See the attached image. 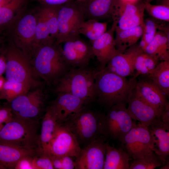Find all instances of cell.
I'll return each mask as SVG.
<instances>
[{
    "label": "cell",
    "instance_id": "obj_17",
    "mask_svg": "<svg viewBox=\"0 0 169 169\" xmlns=\"http://www.w3.org/2000/svg\"><path fill=\"white\" fill-rule=\"evenodd\" d=\"M146 76V78L137 81L133 91L141 99L157 110L161 115L169 103L163 92Z\"/></svg>",
    "mask_w": 169,
    "mask_h": 169
},
{
    "label": "cell",
    "instance_id": "obj_50",
    "mask_svg": "<svg viewBox=\"0 0 169 169\" xmlns=\"http://www.w3.org/2000/svg\"><path fill=\"white\" fill-rule=\"evenodd\" d=\"M155 0H145V1L146 3H150L151 1Z\"/></svg>",
    "mask_w": 169,
    "mask_h": 169
},
{
    "label": "cell",
    "instance_id": "obj_12",
    "mask_svg": "<svg viewBox=\"0 0 169 169\" xmlns=\"http://www.w3.org/2000/svg\"><path fill=\"white\" fill-rule=\"evenodd\" d=\"M81 148L74 135L64 124H60L50 144L49 155L70 156L75 159Z\"/></svg>",
    "mask_w": 169,
    "mask_h": 169
},
{
    "label": "cell",
    "instance_id": "obj_39",
    "mask_svg": "<svg viewBox=\"0 0 169 169\" xmlns=\"http://www.w3.org/2000/svg\"><path fill=\"white\" fill-rule=\"evenodd\" d=\"M50 157L54 169H75V160H74L73 157L68 156H51Z\"/></svg>",
    "mask_w": 169,
    "mask_h": 169
},
{
    "label": "cell",
    "instance_id": "obj_38",
    "mask_svg": "<svg viewBox=\"0 0 169 169\" xmlns=\"http://www.w3.org/2000/svg\"><path fill=\"white\" fill-rule=\"evenodd\" d=\"M145 10L154 19L169 21V3H161V4L153 5L146 2Z\"/></svg>",
    "mask_w": 169,
    "mask_h": 169
},
{
    "label": "cell",
    "instance_id": "obj_18",
    "mask_svg": "<svg viewBox=\"0 0 169 169\" xmlns=\"http://www.w3.org/2000/svg\"><path fill=\"white\" fill-rule=\"evenodd\" d=\"M57 94L49 106L59 124L64 123L86 105L83 100L70 93L61 92Z\"/></svg>",
    "mask_w": 169,
    "mask_h": 169
},
{
    "label": "cell",
    "instance_id": "obj_26",
    "mask_svg": "<svg viewBox=\"0 0 169 169\" xmlns=\"http://www.w3.org/2000/svg\"><path fill=\"white\" fill-rule=\"evenodd\" d=\"M143 24L138 26L125 30L115 29V40L117 49L124 52L130 47L136 44L141 37Z\"/></svg>",
    "mask_w": 169,
    "mask_h": 169
},
{
    "label": "cell",
    "instance_id": "obj_29",
    "mask_svg": "<svg viewBox=\"0 0 169 169\" xmlns=\"http://www.w3.org/2000/svg\"><path fill=\"white\" fill-rule=\"evenodd\" d=\"M107 22L89 19L84 22L79 29V33L87 38L91 44L107 31Z\"/></svg>",
    "mask_w": 169,
    "mask_h": 169
},
{
    "label": "cell",
    "instance_id": "obj_14",
    "mask_svg": "<svg viewBox=\"0 0 169 169\" xmlns=\"http://www.w3.org/2000/svg\"><path fill=\"white\" fill-rule=\"evenodd\" d=\"M146 4L145 1H140L115 6L113 14V18L116 20L115 29H127L142 25Z\"/></svg>",
    "mask_w": 169,
    "mask_h": 169
},
{
    "label": "cell",
    "instance_id": "obj_52",
    "mask_svg": "<svg viewBox=\"0 0 169 169\" xmlns=\"http://www.w3.org/2000/svg\"><path fill=\"white\" fill-rule=\"evenodd\" d=\"M78 2H84L85 1V0H75Z\"/></svg>",
    "mask_w": 169,
    "mask_h": 169
},
{
    "label": "cell",
    "instance_id": "obj_36",
    "mask_svg": "<svg viewBox=\"0 0 169 169\" xmlns=\"http://www.w3.org/2000/svg\"><path fill=\"white\" fill-rule=\"evenodd\" d=\"M26 0H12L0 8V26L8 24L23 8Z\"/></svg>",
    "mask_w": 169,
    "mask_h": 169
},
{
    "label": "cell",
    "instance_id": "obj_41",
    "mask_svg": "<svg viewBox=\"0 0 169 169\" xmlns=\"http://www.w3.org/2000/svg\"><path fill=\"white\" fill-rule=\"evenodd\" d=\"M34 157L32 156H27L22 158L16 164L14 169H34L33 165Z\"/></svg>",
    "mask_w": 169,
    "mask_h": 169
},
{
    "label": "cell",
    "instance_id": "obj_8",
    "mask_svg": "<svg viewBox=\"0 0 169 169\" xmlns=\"http://www.w3.org/2000/svg\"><path fill=\"white\" fill-rule=\"evenodd\" d=\"M5 56L6 80L24 83L31 87L38 84L34 78V72L28 55L12 42L8 48Z\"/></svg>",
    "mask_w": 169,
    "mask_h": 169
},
{
    "label": "cell",
    "instance_id": "obj_35",
    "mask_svg": "<svg viewBox=\"0 0 169 169\" xmlns=\"http://www.w3.org/2000/svg\"><path fill=\"white\" fill-rule=\"evenodd\" d=\"M163 163L159 157L151 151L143 157L130 163V169H154L161 166Z\"/></svg>",
    "mask_w": 169,
    "mask_h": 169
},
{
    "label": "cell",
    "instance_id": "obj_27",
    "mask_svg": "<svg viewBox=\"0 0 169 169\" xmlns=\"http://www.w3.org/2000/svg\"><path fill=\"white\" fill-rule=\"evenodd\" d=\"M146 76L163 92L166 97L169 95V61L158 63L154 69Z\"/></svg>",
    "mask_w": 169,
    "mask_h": 169
},
{
    "label": "cell",
    "instance_id": "obj_34",
    "mask_svg": "<svg viewBox=\"0 0 169 169\" xmlns=\"http://www.w3.org/2000/svg\"><path fill=\"white\" fill-rule=\"evenodd\" d=\"M59 6L43 5L41 8L51 38L55 41L57 37L58 20Z\"/></svg>",
    "mask_w": 169,
    "mask_h": 169
},
{
    "label": "cell",
    "instance_id": "obj_23",
    "mask_svg": "<svg viewBox=\"0 0 169 169\" xmlns=\"http://www.w3.org/2000/svg\"><path fill=\"white\" fill-rule=\"evenodd\" d=\"M59 124L55 114L48 106L43 117L39 135L40 156H49L50 144Z\"/></svg>",
    "mask_w": 169,
    "mask_h": 169
},
{
    "label": "cell",
    "instance_id": "obj_1",
    "mask_svg": "<svg viewBox=\"0 0 169 169\" xmlns=\"http://www.w3.org/2000/svg\"><path fill=\"white\" fill-rule=\"evenodd\" d=\"M137 81L134 76L127 79L111 72L105 67H97L95 76L96 100L108 109L118 104L126 105Z\"/></svg>",
    "mask_w": 169,
    "mask_h": 169
},
{
    "label": "cell",
    "instance_id": "obj_6",
    "mask_svg": "<svg viewBox=\"0 0 169 169\" xmlns=\"http://www.w3.org/2000/svg\"><path fill=\"white\" fill-rule=\"evenodd\" d=\"M85 20L78 2L72 1L60 6L58 15V33L55 43L60 45L80 37L79 30Z\"/></svg>",
    "mask_w": 169,
    "mask_h": 169
},
{
    "label": "cell",
    "instance_id": "obj_10",
    "mask_svg": "<svg viewBox=\"0 0 169 169\" xmlns=\"http://www.w3.org/2000/svg\"><path fill=\"white\" fill-rule=\"evenodd\" d=\"M123 104L114 105L105 115L106 130L109 137L120 141L136 123Z\"/></svg>",
    "mask_w": 169,
    "mask_h": 169
},
{
    "label": "cell",
    "instance_id": "obj_53",
    "mask_svg": "<svg viewBox=\"0 0 169 169\" xmlns=\"http://www.w3.org/2000/svg\"><path fill=\"white\" fill-rule=\"evenodd\" d=\"M0 100H2V99L1 97V95H0Z\"/></svg>",
    "mask_w": 169,
    "mask_h": 169
},
{
    "label": "cell",
    "instance_id": "obj_5",
    "mask_svg": "<svg viewBox=\"0 0 169 169\" xmlns=\"http://www.w3.org/2000/svg\"><path fill=\"white\" fill-rule=\"evenodd\" d=\"M95 68L88 67L71 68L55 85L54 92L70 93L83 100L85 104L96 100L95 76Z\"/></svg>",
    "mask_w": 169,
    "mask_h": 169
},
{
    "label": "cell",
    "instance_id": "obj_19",
    "mask_svg": "<svg viewBox=\"0 0 169 169\" xmlns=\"http://www.w3.org/2000/svg\"><path fill=\"white\" fill-rule=\"evenodd\" d=\"M127 103V109L132 118L143 125L148 127L160 117L158 111L140 98L133 90Z\"/></svg>",
    "mask_w": 169,
    "mask_h": 169
},
{
    "label": "cell",
    "instance_id": "obj_2",
    "mask_svg": "<svg viewBox=\"0 0 169 169\" xmlns=\"http://www.w3.org/2000/svg\"><path fill=\"white\" fill-rule=\"evenodd\" d=\"M31 62L34 71L49 84L55 85L71 69L64 59L61 46L55 43L33 48Z\"/></svg>",
    "mask_w": 169,
    "mask_h": 169
},
{
    "label": "cell",
    "instance_id": "obj_20",
    "mask_svg": "<svg viewBox=\"0 0 169 169\" xmlns=\"http://www.w3.org/2000/svg\"><path fill=\"white\" fill-rule=\"evenodd\" d=\"M148 128L151 139L152 151L164 165L169 161V129L165 126L160 117Z\"/></svg>",
    "mask_w": 169,
    "mask_h": 169
},
{
    "label": "cell",
    "instance_id": "obj_45",
    "mask_svg": "<svg viewBox=\"0 0 169 169\" xmlns=\"http://www.w3.org/2000/svg\"><path fill=\"white\" fill-rule=\"evenodd\" d=\"M6 67V61L5 55H0V76L5 73Z\"/></svg>",
    "mask_w": 169,
    "mask_h": 169
},
{
    "label": "cell",
    "instance_id": "obj_4",
    "mask_svg": "<svg viewBox=\"0 0 169 169\" xmlns=\"http://www.w3.org/2000/svg\"><path fill=\"white\" fill-rule=\"evenodd\" d=\"M38 120L13 116L0 131V141L36 152L40 155Z\"/></svg>",
    "mask_w": 169,
    "mask_h": 169
},
{
    "label": "cell",
    "instance_id": "obj_40",
    "mask_svg": "<svg viewBox=\"0 0 169 169\" xmlns=\"http://www.w3.org/2000/svg\"><path fill=\"white\" fill-rule=\"evenodd\" d=\"M34 169H54L50 156L47 155L36 156L34 157Z\"/></svg>",
    "mask_w": 169,
    "mask_h": 169
},
{
    "label": "cell",
    "instance_id": "obj_7",
    "mask_svg": "<svg viewBox=\"0 0 169 169\" xmlns=\"http://www.w3.org/2000/svg\"><path fill=\"white\" fill-rule=\"evenodd\" d=\"M22 8L8 24L12 42L27 54L34 44L36 25V13Z\"/></svg>",
    "mask_w": 169,
    "mask_h": 169
},
{
    "label": "cell",
    "instance_id": "obj_43",
    "mask_svg": "<svg viewBox=\"0 0 169 169\" xmlns=\"http://www.w3.org/2000/svg\"><path fill=\"white\" fill-rule=\"evenodd\" d=\"M75 0H37L44 6H59L69 2Z\"/></svg>",
    "mask_w": 169,
    "mask_h": 169
},
{
    "label": "cell",
    "instance_id": "obj_9",
    "mask_svg": "<svg viewBox=\"0 0 169 169\" xmlns=\"http://www.w3.org/2000/svg\"><path fill=\"white\" fill-rule=\"evenodd\" d=\"M130 158H141L152 151L148 127L135 123L120 141Z\"/></svg>",
    "mask_w": 169,
    "mask_h": 169
},
{
    "label": "cell",
    "instance_id": "obj_37",
    "mask_svg": "<svg viewBox=\"0 0 169 169\" xmlns=\"http://www.w3.org/2000/svg\"><path fill=\"white\" fill-rule=\"evenodd\" d=\"M159 25V24L153 18H148L144 20L142 34L139 44L143 51L154 37Z\"/></svg>",
    "mask_w": 169,
    "mask_h": 169
},
{
    "label": "cell",
    "instance_id": "obj_25",
    "mask_svg": "<svg viewBox=\"0 0 169 169\" xmlns=\"http://www.w3.org/2000/svg\"><path fill=\"white\" fill-rule=\"evenodd\" d=\"M129 156L122 148H116L106 144L103 169H130Z\"/></svg>",
    "mask_w": 169,
    "mask_h": 169
},
{
    "label": "cell",
    "instance_id": "obj_15",
    "mask_svg": "<svg viewBox=\"0 0 169 169\" xmlns=\"http://www.w3.org/2000/svg\"><path fill=\"white\" fill-rule=\"evenodd\" d=\"M143 51L139 44H135L124 52H119L108 62L105 67L109 71L124 77L135 74L137 56Z\"/></svg>",
    "mask_w": 169,
    "mask_h": 169
},
{
    "label": "cell",
    "instance_id": "obj_49",
    "mask_svg": "<svg viewBox=\"0 0 169 169\" xmlns=\"http://www.w3.org/2000/svg\"><path fill=\"white\" fill-rule=\"evenodd\" d=\"M161 169H169V162L167 161L166 163L161 166Z\"/></svg>",
    "mask_w": 169,
    "mask_h": 169
},
{
    "label": "cell",
    "instance_id": "obj_30",
    "mask_svg": "<svg viewBox=\"0 0 169 169\" xmlns=\"http://www.w3.org/2000/svg\"><path fill=\"white\" fill-rule=\"evenodd\" d=\"M31 88L28 84L6 79L0 92V95L2 99L6 100L9 103L17 97L27 93Z\"/></svg>",
    "mask_w": 169,
    "mask_h": 169
},
{
    "label": "cell",
    "instance_id": "obj_47",
    "mask_svg": "<svg viewBox=\"0 0 169 169\" xmlns=\"http://www.w3.org/2000/svg\"><path fill=\"white\" fill-rule=\"evenodd\" d=\"M6 80V79H5L2 75L0 76V92L3 88Z\"/></svg>",
    "mask_w": 169,
    "mask_h": 169
},
{
    "label": "cell",
    "instance_id": "obj_24",
    "mask_svg": "<svg viewBox=\"0 0 169 169\" xmlns=\"http://www.w3.org/2000/svg\"><path fill=\"white\" fill-rule=\"evenodd\" d=\"M158 61H169V39L162 31H157L143 51Z\"/></svg>",
    "mask_w": 169,
    "mask_h": 169
},
{
    "label": "cell",
    "instance_id": "obj_44",
    "mask_svg": "<svg viewBox=\"0 0 169 169\" xmlns=\"http://www.w3.org/2000/svg\"><path fill=\"white\" fill-rule=\"evenodd\" d=\"M160 119L165 126L169 129V104L161 113Z\"/></svg>",
    "mask_w": 169,
    "mask_h": 169
},
{
    "label": "cell",
    "instance_id": "obj_48",
    "mask_svg": "<svg viewBox=\"0 0 169 169\" xmlns=\"http://www.w3.org/2000/svg\"><path fill=\"white\" fill-rule=\"evenodd\" d=\"M12 0H0V8L9 3Z\"/></svg>",
    "mask_w": 169,
    "mask_h": 169
},
{
    "label": "cell",
    "instance_id": "obj_16",
    "mask_svg": "<svg viewBox=\"0 0 169 169\" xmlns=\"http://www.w3.org/2000/svg\"><path fill=\"white\" fill-rule=\"evenodd\" d=\"M113 21L110 28L91 44L95 57L99 63V68H105L112 58L120 52L116 48L115 40L116 21Z\"/></svg>",
    "mask_w": 169,
    "mask_h": 169
},
{
    "label": "cell",
    "instance_id": "obj_32",
    "mask_svg": "<svg viewBox=\"0 0 169 169\" xmlns=\"http://www.w3.org/2000/svg\"><path fill=\"white\" fill-rule=\"evenodd\" d=\"M45 95L43 90L38 89L21 95L9 102L13 114L19 111L41 96Z\"/></svg>",
    "mask_w": 169,
    "mask_h": 169
},
{
    "label": "cell",
    "instance_id": "obj_51",
    "mask_svg": "<svg viewBox=\"0 0 169 169\" xmlns=\"http://www.w3.org/2000/svg\"><path fill=\"white\" fill-rule=\"evenodd\" d=\"M3 125H4L3 124H0V131L3 127Z\"/></svg>",
    "mask_w": 169,
    "mask_h": 169
},
{
    "label": "cell",
    "instance_id": "obj_46",
    "mask_svg": "<svg viewBox=\"0 0 169 169\" xmlns=\"http://www.w3.org/2000/svg\"><path fill=\"white\" fill-rule=\"evenodd\" d=\"M140 1V0H113V7L119 4L135 3Z\"/></svg>",
    "mask_w": 169,
    "mask_h": 169
},
{
    "label": "cell",
    "instance_id": "obj_21",
    "mask_svg": "<svg viewBox=\"0 0 169 169\" xmlns=\"http://www.w3.org/2000/svg\"><path fill=\"white\" fill-rule=\"evenodd\" d=\"M78 2L85 19L99 21L112 19L113 0H85L84 2Z\"/></svg>",
    "mask_w": 169,
    "mask_h": 169
},
{
    "label": "cell",
    "instance_id": "obj_3",
    "mask_svg": "<svg viewBox=\"0 0 169 169\" xmlns=\"http://www.w3.org/2000/svg\"><path fill=\"white\" fill-rule=\"evenodd\" d=\"M74 135L80 144L85 146L102 136H109L105 114L85 106L63 123Z\"/></svg>",
    "mask_w": 169,
    "mask_h": 169
},
{
    "label": "cell",
    "instance_id": "obj_33",
    "mask_svg": "<svg viewBox=\"0 0 169 169\" xmlns=\"http://www.w3.org/2000/svg\"><path fill=\"white\" fill-rule=\"evenodd\" d=\"M46 98L45 95L41 96L13 116L38 120L37 118L43 110Z\"/></svg>",
    "mask_w": 169,
    "mask_h": 169
},
{
    "label": "cell",
    "instance_id": "obj_22",
    "mask_svg": "<svg viewBox=\"0 0 169 169\" xmlns=\"http://www.w3.org/2000/svg\"><path fill=\"white\" fill-rule=\"evenodd\" d=\"M38 156L34 151L0 141V169H14L22 158Z\"/></svg>",
    "mask_w": 169,
    "mask_h": 169
},
{
    "label": "cell",
    "instance_id": "obj_11",
    "mask_svg": "<svg viewBox=\"0 0 169 169\" xmlns=\"http://www.w3.org/2000/svg\"><path fill=\"white\" fill-rule=\"evenodd\" d=\"M108 138L105 136L100 137L81 149L75 159V169H103Z\"/></svg>",
    "mask_w": 169,
    "mask_h": 169
},
{
    "label": "cell",
    "instance_id": "obj_28",
    "mask_svg": "<svg viewBox=\"0 0 169 169\" xmlns=\"http://www.w3.org/2000/svg\"><path fill=\"white\" fill-rule=\"evenodd\" d=\"M36 15L37 21L33 48L38 46L54 43L55 41L50 36L41 8L38 10Z\"/></svg>",
    "mask_w": 169,
    "mask_h": 169
},
{
    "label": "cell",
    "instance_id": "obj_31",
    "mask_svg": "<svg viewBox=\"0 0 169 169\" xmlns=\"http://www.w3.org/2000/svg\"><path fill=\"white\" fill-rule=\"evenodd\" d=\"M158 63V61L143 51L136 58L135 68L136 72L133 76L137 78L140 75H147L154 69Z\"/></svg>",
    "mask_w": 169,
    "mask_h": 169
},
{
    "label": "cell",
    "instance_id": "obj_42",
    "mask_svg": "<svg viewBox=\"0 0 169 169\" xmlns=\"http://www.w3.org/2000/svg\"><path fill=\"white\" fill-rule=\"evenodd\" d=\"M13 117V112L9 107H0V124L9 122Z\"/></svg>",
    "mask_w": 169,
    "mask_h": 169
},
{
    "label": "cell",
    "instance_id": "obj_13",
    "mask_svg": "<svg viewBox=\"0 0 169 169\" xmlns=\"http://www.w3.org/2000/svg\"><path fill=\"white\" fill-rule=\"evenodd\" d=\"M63 44V57L71 68L86 67L91 59L95 57L91 44L80 37Z\"/></svg>",
    "mask_w": 169,
    "mask_h": 169
}]
</instances>
